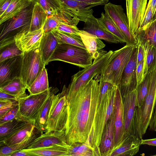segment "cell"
<instances>
[{
	"label": "cell",
	"mask_w": 156,
	"mask_h": 156,
	"mask_svg": "<svg viewBox=\"0 0 156 156\" xmlns=\"http://www.w3.org/2000/svg\"><path fill=\"white\" fill-rule=\"evenodd\" d=\"M115 132L113 148L122 141L125 135L123 105L121 95L119 87L117 89L115 96Z\"/></svg>",
	"instance_id": "cell-21"
},
{
	"label": "cell",
	"mask_w": 156,
	"mask_h": 156,
	"mask_svg": "<svg viewBox=\"0 0 156 156\" xmlns=\"http://www.w3.org/2000/svg\"><path fill=\"white\" fill-rule=\"evenodd\" d=\"M61 23H66L63 20L58 16H48L43 27L44 33L51 32L52 30L56 29Z\"/></svg>",
	"instance_id": "cell-42"
},
{
	"label": "cell",
	"mask_w": 156,
	"mask_h": 156,
	"mask_svg": "<svg viewBox=\"0 0 156 156\" xmlns=\"http://www.w3.org/2000/svg\"><path fill=\"white\" fill-rule=\"evenodd\" d=\"M92 6L93 7L105 5L108 3L109 0H74Z\"/></svg>",
	"instance_id": "cell-49"
},
{
	"label": "cell",
	"mask_w": 156,
	"mask_h": 156,
	"mask_svg": "<svg viewBox=\"0 0 156 156\" xmlns=\"http://www.w3.org/2000/svg\"><path fill=\"white\" fill-rule=\"evenodd\" d=\"M151 7L147 5L143 20L137 31L144 30L153 21L154 16Z\"/></svg>",
	"instance_id": "cell-43"
},
{
	"label": "cell",
	"mask_w": 156,
	"mask_h": 156,
	"mask_svg": "<svg viewBox=\"0 0 156 156\" xmlns=\"http://www.w3.org/2000/svg\"><path fill=\"white\" fill-rule=\"evenodd\" d=\"M80 34L83 44L93 59L97 58L105 44L96 36L83 30H80Z\"/></svg>",
	"instance_id": "cell-24"
},
{
	"label": "cell",
	"mask_w": 156,
	"mask_h": 156,
	"mask_svg": "<svg viewBox=\"0 0 156 156\" xmlns=\"http://www.w3.org/2000/svg\"><path fill=\"white\" fill-rule=\"evenodd\" d=\"M33 2L39 3L48 16H58L66 23L76 26L80 21L61 0H34Z\"/></svg>",
	"instance_id": "cell-13"
},
{
	"label": "cell",
	"mask_w": 156,
	"mask_h": 156,
	"mask_svg": "<svg viewBox=\"0 0 156 156\" xmlns=\"http://www.w3.org/2000/svg\"><path fill=\"white\" fill-rule=\"evenodd\" d=\"M0 62L9 58L21 55L23 52L16 45L15 42L0 48Z\"/></svg>",
	"instance_id": "cell-39"
},
{
	"label": "cell",
	"mask_w": 156,
	"mask_h": 156,
	"mask_svg": "<svg viewBox=\"0 0 156 156\" xmlns=\"http://www.w3.org/2000/svg\"><path fill=\"white\" fill-rule=\"evenodd\" d=\"M80 21L85 22L93 15L92 6L74 0H61Z\"/></svg>",
	"instance_id": "cell-26"
},
{
	"label": "cell",
	"mask_w": 156,
	"mask_h": 156,
	"mask_svg": "<svg viewBox=\"0 0 156 156\" xmlns=\"http://www.w3.org/2000/svg\"><path fill=\"white\" fill-rule=\"evenodd\" d=\"M55 144L69 146L65 137V130L51 131L44 133L36 137L27 148L49 146Z\"/></svg>",
	"instance_id": "cell-19"
},
{
	"label": "cell",
	"mask_w": 156,
	"mask_h": 156,
	"mask_svg": "<svg viewBox=\"0 0 156 156\" xmlns=\"http://www.w3.org/2000/svg\"><path fill=\"white\" fill-rule=\"evenodd\" d=\"M19 98L0 90V99L18 101Z\"/></svg>",
	"instance_id": "cell-51"
},
{
	"label": "cell",
	"mask_w": 156,
	"mask_h": 156,
	"mask_svg": "<svg viewBox=\"0 0 156 156\" xmlns=\"http://www.w3.org/2000/svg\"><path fill=\"white\" fill-rule=\"evenodd\" d=\"M10 156H31V155L30 154L23 149L13 152Z\"/></svg>",
	"instance_id": "cell-54"
},
{
	"label": "cell",
	"mask_w": 156,
	"mask_h": 156,
	"mask_svg": "<svg viewBox=\"0 0 156 156\" xmlns=\"http://www.w3.org/2000/svg\"><path fill=\"white\" fill-rule=\"evenodd\" d=\"M150 73L147 74L142 82L138 85L136 107H140L144 102L148 93Z\"/></svg>",
	"instance_id": "cell-40"
},
{
	"label": "cell",
	"mask_w": 156,
	"mask_h": 156,
	"mask_svg": "<svg viewBox=\"0 0 156 156\" xmlns=\"http://www.w3.org/2000/svg\"><path fill=\"white\" fill-rule=\"evenodd\" d=\"M18 105V101L0 99V118Z\"/></svg>",
	"instance_id": "cell-46"
},
{
	"label": "cell",
	"mask_w": 156,
	"mask_h": 156,
	"mask_svg": "<svg viewBox=\"0 0 156 156\" xmlns=\"http://www.w3.org/2000/svg\"><path fill=\"white\" fill-rule=\"evenodd\" d=\"M101 24L108 31L119 39L122 43H126V41L116 24L108 15L102 12L101 17L98 19Z\"/></svg>",
	"instance_id": "cell-35"
},
{
	"label": "cell",
	"mask_w": 156,
	"mask_h": 156,
	"mask_svg": "<svg viewBox=\"0 0 156 156\" xmlns=\"http://www.w3.org/2000/svg\"><path fill=\"white\" fill-rule=\"evenodd\" d=\"M51 32L56 38L58 44H71L86 49L82 41L77 40L61 31L55 29Z\"/></svg>",
	"instance_id": "cell-38"
},
{
	"label": "cell",
	"mask_w": 156,
	"mask_h": 156,
	"mask_svg": "<svg viewBox=\"0 0 156 156\" xmlns=\"http://www.w3.org/2000/svg\"><path fill=\"white\" fill-rule=\"evenodd\" d=\"M12 0H0V16L6 10Z\"/></svg>",
	"instance_id": "cell-52"
},
{
	"label": "cell",
	"mask_w": 156,
	"mask_h": 156,
	"mask_svg": "<svg viewBox=\"0 0 156 156\" xmlns=\"http://www.w3.org/2000/svg\"><path fill=\"white\" fill-rule=\"evenodd\" d=\"M105 12L114 22L125 38L126 44H136L138 41L135 35L130 31L128 19L122 6L108 2L105 5Z\"/></svg>",
	"instance_id": "cell-11"
},
{
	"label": "cell",
	"mask_w": 156,
	"mask_h": 156,
	"mask_svg": "<svg viewBox=\"0 0 156 156\" xmlns=\"http://www.w3.org/2000/svg\"><path fill=\"white\" fill-rule=\"evenodd\" d=\"M147 0H126V15L131 31L134 34L143 20Z\"/></svg>",
	"instance_id": "cell-15"
},
{
	"label": "cell",
	"mask_w": 156,
	"mask_h": 156,
	"mask_svg": "<svg viewBox=\"0 0 156 156\" xmlns=\"http://www.w3.org/2000/svg\"><path fill=\"white\" fill-rule=\"evenodd\" d=\"M137 44L136 66L144 60L145 55V51L143 45L139 42H138Z\"/></svg>",
	"instance_id": "cell-48"
},
{
	"label": "cell",
	"mask_w": 156,
	"mask_h": 156,
	"mask_svg": "<svg viewBox=\"0 0 156 156\" xmlns=\"http://www.w3.org/2000/svg\"><path fill=\"white\" fill-rule=\"evenodd\" d=\"M28 122L22 119H15L0 125V142L11 136Z\"/></svg>",
	"instance_id": "cell-31"
},
{
	"label": "cell",
	"mask_w": 156,
	"mask_h": 156,
	"mask_svg": "<svg viewBox=\"0 0 156 156\" xmlns=\"http://www.w3.org/2000/svg\"><path fill=\"white\" fill-rule=\"evenodd\" d=\"M45 66L38 48L23 52L21 55L20 78L27 89Z\"/></svg>",
	"instance_id": "cell-9"
},
{
	"label": "cell",
	"mask_w": 156,
	"mask_h": 156,
	"mask_svg": "<svg viewBox=\"0 0 156 156\" xmlns=\"http://www.w3.org/2000/svg\"><path fill=\"white\" fill-rule=\"evenodd\" d=\"M99 82L96 76L77 92L66 94L68 118L65 137L69 145L85 143L91 135L99 94Z\"/></svg>",
	"instance_id": "cell-1"
},
{
	"label": "cell",
	"mask_w": 156,
	"mask_h": 156,
	"mask_svg": "<svg viewBox=\"0 0 156 156\" xmlns=\"http://www.w3.org/2000/svg\"><path fill=\"white\" fill-rule=\"evenodd\" d=\"M115 107L105 126L100 147L101 155L108 156L113 149L115 136Z\"/></svg>",
	"instance_id": "cell-20"
},
{
	"label": "cell",
	"mask_w": 156,
	"mask_h": 156,
	"mask_svg": "<svg viewBox=\"0 0 156 156\" xmlns=\"http://www.w3.org/2000/svg\"><path fill=\"white\" fill-rule=\"evenodd\" d=\"M144 60L136 66V75L138 85L142 82L145 76L144 74Z\"/></svg>",
	"instance_id": "cell-47"
},
{
	"label": "cell",
	"mask_w": 156,
	"mask_h": 156,
	"mask_svg": "<svg viewBox=\"0 0 156 156\" xmlns=\"http://www.w3.org/2000/svg\"><path fill=\"white\" fill-rule=\"evenodd\" d=\"M48 15L41 5L38 2L34 3L32 11L30 31L42 28Z\"/></svg>",
	"instance_id": "cell-32"
},
{
	"label": "cell",
	"mask_w": 156,
	"mask_h": 156,
	"mask_svg": "<svg viewBox=\"0 0 156 156\" xmlns=\"http://www.w3.org/2000/svg\"><path fill=\"white\" fill-rule=\"evenodd\" d=\"M27 89L20 77L16 78L0 87V90L19 98L27 95L25 92Z\"/></svg>",
	"instance_id": "cell-34"
},
{
	"label": "cell",
	"mask_w": 156,
	"mask_h": 156,
	"mask_svg": "<svg viewBox=\"0 0 156 156\" xmlns=\"http://www.w3.org/2000/svg\"><path fill=\"white\" fill-rule=\"evenodd\" d=\"M118 87L109 82H99V96L89 139L90 146L98 155L101 154L100 147L105 126L115 107V93Z\"/></svg>",
	"instance_id": "cell-2"
},
{
	"label": "cell",
	"mask_w": 156,
	"mask_h": 156,
	"mask_svg": "<svg viewBox=\"0 0 156 156\" xmlns=\"http://www.w3.org/2000/svg\"><path fill=\"white\" fill-rule=\"evenodd\" d=\"M136 44H126L114 51L112 59L99 75V81L109 82L119 87L123 71Z\"/></svg>",
	"instance_id": "cell-6"
},
{
	"label": "cell",
	"mask_w": 156,
	"mask_h": 156,
	"mask_svg": "<svg viewBox=\"0 0 156 156\" xmlns=\"http://www.w3.org/2000/svg\"><path fill=\"white\" fill-rule=\"evenodd\" d=\"M140 140L137 137L128 136L114 147L108 156H129L136 154L139 151Z\"/></svg>",
	"instance_id": "cell-22"
},
{
	"label": "cell",
	"mask_w": 156,
	"mask_h": 156,
	"mask_svg": "<svg viewBox=\"0 0 156 156\" xmlns=\"http://www.w3.org/2000/svg\"><path fill=\"white\" fill-rule=\"evenodd\" d=\"M137 44L122 74L119 87L121 95L133 90L138 86L136 75Z\"/></svg>",
	"instance_id": "cell-14"
},
{
	"label": "cell",
	"mask_w": 156,
	"mask_h": 156,
	"mask_svg": "<svg viewBox=\"0 0 156 156\" xmlns=\"http://www.w3.org/2000/svg\"><path fill=\"white\" fill-rule=\"evenodd\" d=\"M34 3L20 12L0 24V48L15 41L18 35L30 31Z\"/></svg>",
	"instance_id": "cell-3"
},
{
	"label": "cell",
	"mask_w": 156,
	"mask_h": 156,
	"mask_svg": "<svg viewBox=\"0 0 156 156\" xmlns=\"http://www.w3.org/2000/svg\"><path fill=\"white\" fill-rule=\"evenodd\" d=\"M30 0V1H32V2H33L34 0Z\"/></svg>",
	"instance_id": "cell-57"
},
{
	"label": "cell",
	"mask_w": 156,
	"mask_h": 156,
	"mask_svg": "<svg viewBox=\"0 0 156 156\" xmlns=\"http://www.w3.org/2000/svg\"><path fill=\"white\" fill-rule=\"evenodd\" d=\"M58 91L57 88L51 87L50 93L42 105L35 121V129L40 135L44 133L53 97Z\"/></svg>",
	"instance_id": "cell-23"
},
{
	"label": "cell",
	"mask_w": 156,
	"mask_h": 156,
	"mask_svg": "<svg viewBox=\"0 0 156 156\" xmlns=\"http://www.w3.org/2000/svg\"><path fill=\"white\" fill-rule=\"evenodd\" d=\"M49 88L48 74L44 67L27 90L30 94H34L43 92Z\"/></svg>",
	"instance_id": "cell-33"
},
{
	"label": "cell",
	"mask_w": 156,
	"mask_h": 156,
	"mask_svg": "<svg viewBox=\"0 0 156 156\" xmlns=\"http://www.w3.org/2000/svg\"><path fill=\"white\" fill-rule=\"evenodd\" d=\"M39 134L38 133L35 134L34 133L30 137L21 143L11 146L1 147L0 156H10L13 152L27 148L34 140L39 135H38Z\"/></svg>",
	"instance_id": "cell-36"
},
{
	"label": "cell",
	"mask_w": 156,
	"mask_h": 156,
	"mask_svg": "<svg viewBox=\"0 0 156 156\" xmlns=\"http://www.w3.org/2000/svg\"><path fill=\"white\" fill-rule=\"evenodd\" d=\"M83 30L109 43H122L120 40L107 30L100 23L98 18L92 15L84 22Z\"/></svg>",
	"instance_id": "cell-18"
},
{
	"label": "cell",
	"mask_w": 156,
	"mask_h": 156,
	"mask_svg": "<svg viewBox=\"0 0 156 156\" xmlns=\"http://www.w3.org/2000/svg\"><path fill=\"white\" fill-rule=\"evenodd\" d=\"M67 91L64 85L62 92L54 96L44 133L65 130L68 118Z\"/></svg>",
	"instance_id": "cell-7"
},
{
	"label": "cell",
	"mask_w": 156,
	"mask_h": 156,
	"mask_svg": "<svg viewBox=\"0 0 156 156\" xmlns=\"http://www.w3.org/2000/svg\"><path fill=\"white\" fill-rule=\"evenodd\" d=\"M137 90V87L135 89L121 95L123 108L124 135L131 136L136 137L134 119L136 107Z\"/></svg>",
	"instance_id": "cell-12"
},
{
	"label": "cell",
	"mask_w": 156,
	"mask_h": 156,
	"mask_svg": "<svg viewBox=\"0 0 156 156\" xmlns=\"http://www.w3.org/2000/svg\"><path fill=\"white\" fill-rule=\"evenodd\" d=\"M35 121L29 122L11 136L0 142V146H11L21 143L34 133Z\"/></svg>",
	"instance_id": "cell-27"
},
{
	"label": "cell",
	"mask_w": 156,
	"mask_h": 156,
	"mask_svg": "<svg viewBox=\"0 0 156 156\" xmlns=\"http://www.w3.org/2000/svg\"><path fill=\"white\" fill-rule=\"evenodd\" d=\"M135 34L138 42L156 48V16L154 15L153 21L147 27L136 32Z\"/></svg>",
	"instance_id": "cell-29"
},
{
	"label": "cell",
	"mask_w": 156,
	"mask_h": 156,
	"mask_svg": "<svg viewBox=\"0 0 156 156\" xmlns=\"http://www.w3.org/2000/svg\"><path fill=\"white\" fill-rule=\"evenodd\" d=\"M143 46L145 52L144 59V74L145 76L156 68V48L152 46Z\"/></svg>",
	"instance_id": "cell-37"
},
{
	"label": "cell",
	"mask_w": 156,
	"mask_h": 156,
	"mask_svg": "<svg viewBox=\"0 0 156 156\" xmlns=\"http://www.w3.org/2000/svg\"><path fill=\"white\" fill-rule=\"evenodd\" d=\"M55 29L82 41L80 34V30L78 29L76 26L64 23H61Z\"/></svg>",
	"instance_id": "cell-41"
},
{
	"label": "cell",
	"mask_w": 156,
	"mask_h": 156,
	"mask_svg": "<svg viewBox=\"0 0 156 156\" xmlns=\"http://www.w3.org/2000/svg\"><path fill=\"white\" fill-rule=\"evenodd\" d=\"M154 15L156 16V11Z\"/></svg>",
	"instance_id": "cell-56"
},
{
	"label": "cell",
	"mask_w": 156,
	"mask_h": 156,
	"mask_svg": "<svg viewBox=\"0 0 156 156\" xmlns=\"http://www.w3.org/2000/svg\"><path fill=\"white\" fill-rule=\"evenodd\" d=\"M148 145L156 146V138L151 139L140 140V145Z\"/></svg>",
	"instance_id": "cell-53"
},
{
	"label": "cell",
	"mask_w": 156,
	"mask_h": 156,
	"mask_svg": "<svg viewBox=\"0 0 156 156\" xmlns=\"http://www.w3.org/2000/svg\"><path fill=\"white\" fill-rule=\"evenodd\" d=\"M58 44L51 32L44 33L38 48L45 66L49 63V60Z\"/></svg>",
	"instance_id": "cell-25"
},
{
	"label": "cell",
	"mask_w": 156,
	"mask_h": 156,
	"mask_svg": "<svg viewBox=\"0 0 156 156\" xmlns=\"http://www.w3.org/2000/svg\"><path fill=\"white\" fill-rule=\"evenodd\" d=\"M148 127L150 130L154 132H156V102L151 116Z\"/></svg>",
	"instance_id": "cell-50"
},
{
	"label": "cell",
	"mask_w": 156,
	"mask_h": 156,
	"mask_svg": "<svg viewBox=\"0 0 156 156\" xmlns=\"http://www.w3.org/2000/svg\"><path fill=\"white\" fill-rule=\"evenodd\" d=\"M44 34L43 28L39 30L28 31L19 34L15 38L16 44L23 52L38 48Z\"/></svg>",
	"instance_id": "cell-17"
},
{
	"label": "cell",
	"mask_w": 156,
	"mask_h": 156,
	"mask_svg": "<svg viewBox=\"0 0 156 156\" xmlns=\"http://www.w3.org/2000/svg\"><path fill=\"white\" fill-rule=\"evenodd\" d=\"M156 102V68L150 73L147 95L142 105L136 107L134 125L137 137L140 139L146 132Z\"/></svg>",
	"instance_id": "cell-4"
},
{
	"label": "cell",
	"mask_w": 156,
	"mask_h": 156,
	"mask_svg": "<svg viewBox=\"0 0 156 156\" xmlns=\"http://www.w3.org/2000/svg\"><path fill=\"white\" fill-rule=\"evenodd\" d=\"M69 146L55 144L49 146L23 149L32 156H68Z\"/></svg>",
	"instance_id": "cell-28"
},
{
	"label": "cell",
	"mask_w": 156,
	"mask_h": 156,
	"mask_svg": "<svg viewBox=\"0 0 156 156\" xmlns=\"http://www.w3.org/2000/svg\"><path fill=\"white\" fill-rule=\"evenodd\" d=\"M72 156H96L94 150L90 146L89 137L88 138L86 142L82 144L78 151L73 154Z\"/></svg>",
	"instance_id": "cell-44"
},
{
	"label": "cell",
	"mask_w": 156,
	"mask_h": 156,
	"mask_svg": "<svg viewBox=\"0 0 156 156\" xmlns=\"http://www.w3.org/2000/svg\"><path fill=\"white\" fill-rule=\"evenodd\" d=\"M114 51L107 52L101 50L99 56L94 59L92 64L84 68L72 76L71 82L68 88L67 93L71 94L78 91L86 85L95 76L100 75L104 68L113 57Z\"/></svg>",
	"instance_id": "cell-5"
},
{
	"label": "cell",
	"mask_w": 156,
	"mask_h": 156,
	"mask_svg": "<svg viewBox=\"0 0 156 156\" xmlns=\"http://www.w3.org/2000/svg\"><path fill=\"white\" fill-rule=\"evenodd\" d=\"M93 59L87 49L71 44H58L49 62L60 61L85 68L92 64Z\"/></svg>",
	"instance_id": "cell-8"
},
{
	"label": "cell",
	"mask_w": 156,
	"mask_h": 156,
	"mask_svg": "<svg viewBox=\"0 0 156 156\" xmlns=\"http://www.w3.org/2000/svg\"><path fill=\"white\" fill-rule=\"evenodd\" d=\"M15 119H24L20 113L19 105L0 118V125Z\"/></svg>",
	"instance_id": "cell-45"
},
{
	"label": "cell",
	"mask_w": 156,
	"mask_h": 156,
	"mask_svg": "<svg viewBox=\"0 0 156 156\" xmlns=\"http://www.w3.org/2000/svg\"><path fill=\"white\" fill-rule=\"evenodd\" d=\"M33 2L29 0H12L6 10L0 16V24L20 12Z\"/></svg>",
	"instance_id": "cell-30"
},
{
	"label": "cell",
	"mask_w": 156,
	"mask_h": 156,
	"mask_svg": "<svg viewBox=\"0 0 156 156\" xmlns=\"http://www.w3.org/2000/svg\"><path fill=\"white\" fill-rule=\"evenodd\" d=\"M147 5L151 7L153 12L155 14L156 11V0H149Z\"/></svg>",
	"instance_id": "cell-55"
},
{
	"label": "cell",
	"mask_w": 156,
	"mask_h": 156,
	"mask_svg": "<svg viewBox=\"0 0 156 156\" xmlns=\"http://www.w3.org/2000/svg\"><path fill=\"white\" fill-rule=\"evenodd\" d=\"M51 87L43 92L30 94L18 99L21 116L28 122L35 121L43 103L48 98Z\"/></svg>",
	"instance_id": "cell-10"
},
{
	"label": "cell",
	"mask_w": 156,
	"mask_h": 156,
	"mask_svg": "<svg viewBox=\"0 0 156 156\" xmlns=\"http://www.w3.org/2000/svg\"><path fill=\"white\" fill-rule=\"evenodd\" d=\"M21 55L6 59L0 62V87L13 80L20 77Z\"/></svg>",
	"instance_id": "cell-16"
}]
</instances>
